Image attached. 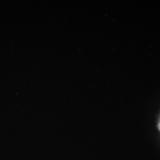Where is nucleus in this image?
<instances>
[{
	"instance_id": "nucleus-1",
	"label": "nucleus",
	"mask_w": 160,
	"mask_h": 160,
	"mask_svg": "<svg viewBox=\"0 0 160 160\" xmlns=\"http://www.w3.org/2000/svg\"><path fill=\"white\" fill-rule=\"evenodd\" d=\"M158 129H159L160 131V121H159V123H158Z\"/></svg>"
}]
</instances>
